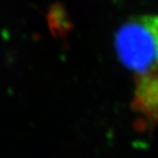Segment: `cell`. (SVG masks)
Here are the masks:
<instances>
[{"mask_svg":"<svg viewBox=\"0 0 158 158\" xmlns=\"http://www.w3.org/2000/svg\"><path fill=\"white\" fill-rule=\"evenodd\" d=\"M115 48L121 62L135 74L158 67V15H141L122 25Z\"/></svg>","mask_w":158,"mask_h":158,"instance_id":"obj_1","label":"cell"},{"mask_svg":"<svg viewBox=\"0 0 158 158\" xmlns=\"http://www.w3.org/2000/svg\"><path fill=\"white\" fill-rule=\"evenodd\" d=\"M132 109L152 124H158V67L135 74Z\"/></svg>","mask_w":158,"mask_h":158,"instance_id":"obj_2","label":"cell"},{"mask_svg":"<svg viewBox=\"0 0 158 158\" xmlns=\"http://www.w3.org/2000/svg\"><path fill=\"white\" fill-rule=\"evenodd\" d=\"M47 22H48L49 30L55 36H65L72 29V23L66 10L59 5H55L48 11Z\"/></svg>","mask_w":158,"mask_h":158,"instance_id":"obj_3","label":"cell"}]
</instances>
